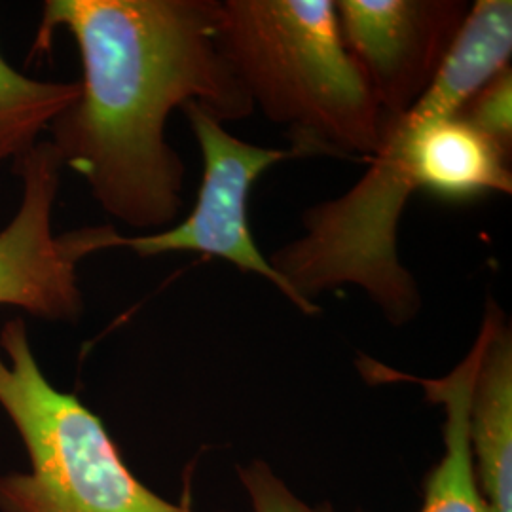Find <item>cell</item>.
Returning a JSON list of instances; mask_svg holds the SVG:
<instances>
[{"mask_svg":"<svg viewBox=\"0 0 512 512\" xmlns=\"http://www.w3.org/2000/svg\"><path fill=\"white\" fill-rule=\"evenodd\" d=\"M217 0H46L38 46L74 38L80 93L50 126L63 167L82 177L112 219L135 230L173 226L186 167L165 139L167 118L200 103L222 124L255 107L219 42Z\"/></svg>","mask_w":512,"mask_h":512,"instance_id":"6da1fadb","label":"cell"},{"mask_svg":"<svg viewBox=\"0 0 512 512\" xmlns=\"http://www.w3.org/2000/svg\"><path fill=\"white\" fill-rule=\"evenodd\" d=\"M219 42L255 109L302 156L368 160L384 116L342 40L334 0H224Z\"/></svg>","mask_w":512,"mask_h":512,"instance_id":"7a4b0ae2","label":"cell"},{"mask_svg":"<svg viewBox=\"0 0 512 512\" xmlns=\"http://www.w3.org/2000/svg\"><path fill=\"white\" fill-rule=\"evenodd\" d=\"M0 406L31 461L29 473L0 476V511L198 512L148 490L101 418L50 384L21 317L0 329Z\"/></svg>","mask_w":512,"mask_h":512,"instance_id":"3957f363","label":"cell"},{"mask_svg":"<svg viewBox=\"0 0 512 512\" xmlns=\"http://www.w3.org/2000/svg\"><path fill=\"white\" fill-rule=\"evenodd\" d=\"M61 169L50 141H38L14 162L23 194L18 213L0 230V306H14L48 321H76L84 311L80 262L118 249L122 234L110 224L55 234Z\"/></svg>","mask_w":512,"mask_h":512,"instance_id":"277c9868","label":"cell"},{"mask_svg":"<svg viewBox=\"0 0 512 512\" xmlns=\"http://www.w3.org/2000/svg\"><path fill=\"white\" fill-rule=\"evenodd\" d=\"M202 152L203 175L194 209L183 222L148 236H120L118 247L139 256L200 253L222 258L245 274L268 279L294 306L289 285L262 255L249 224V196L256 179L272 165L300 158L289 148H264L228 133L200 103L183 107Z\"/></svg>","mask_w":512,"mask_h":512,"instance_id":"5b68a950","label":"cell"},{"mask_svg":"<svg viewBox=\"0 0 512 512\" xmlns=\"http://www.w3.org/2000/svg\"><path fill=\"white\" fill-rule=\"evenodd\" d=\"M342 40L385 118L435 82L469 14L465 0H334Z\"/></svg>","mask_w":512,"mask_h":512,"instance_id":"8992f818","label":"cell"},{"mask_svg":"<svg viewBox=\"0 0 512 512\" xmlns=\"http://www.w3.org/2000/svg\"><path fill=\"white\" fill-rule=\"evenodd\" d=\"M476 338L480 357L467 418L476 484L488 511L512 512V330L492 300Z\"/></svg>","mask_w":512,"mask_h":512,"instance_id":"52a82bcc","label":"cell"},{"mask_svg":"<svg viewBox=\"0 0 512 512\" xmlns=\"http://www.w3.org/2000/svg\"><path fill=\"white\" fill-rule=\"evenodd\" d=\"M480 357L475 338L469 353L452 372L442 378H420L384 366L374 359H361L359 370L372 384H418L431 404L444 412L442 456L423 478V495L418 512H490L476 484L467 437L469 401Z\"/></svg>","mask_w":512,"mask_h":512,"instance_id":"ba28073f","label":"cell"},{"mask_svg":"<svg viewBox=\"0 0 512 512\" xmlns=\"http://www.w3.org/2000/svg\"><path fill=\"white\" fill-rule=\"evenodd\" d=\"M78 82H44L14 69L0 52V164L18 160L76 101Z\"/></svg>","mask_w":512,"mask_h":512,"instance_id":"9c48e42d","label":"cell"},{"mask_svg":"<svg viewBox=\"0 0 512 512\" xmlns=\"http://www.w3.org/2000/svg\"><path fill=\"white\" fill-rule=\"evenodd\" d=\"M467 124L492 139L511 154L512 148V71L497 74L458 112Z\"/></svg>","mask_w":512,"mask_h":512,"instance_id":"30bf717a","label":"cell"},{"mask_svg":"<svg viewBox=\"0 0 512 512\" xmlns=\"http://www.w3.org/2000/svg\"><path fill=\"white\" fill-rule=\"evenodd\" d=\"M238 480L253 512H336L329 503L310 505L304 501L264 459L238 465Z\"/></svg>","mask_w":512,"mask_h":512,"instance_id":"8fae6325","label":"cell"}]
</instances>
